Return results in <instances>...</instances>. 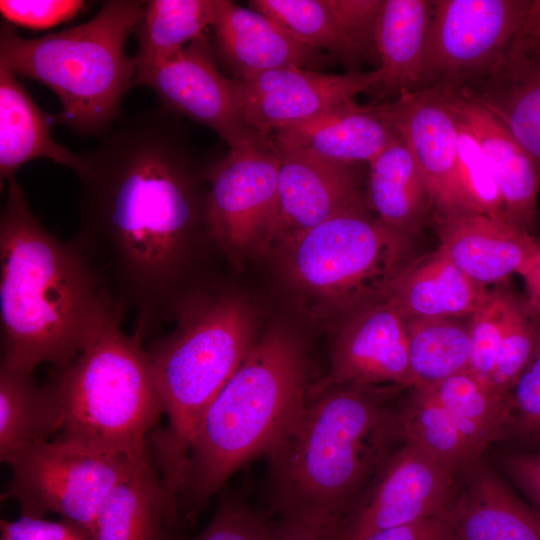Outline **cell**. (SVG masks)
Here are the masks:
<instances>
[{"mask_svg": "<svg viewBox=\"0 0 540 540\" xmlns=\"http://www.w3.org/2000/svg\"><path fill=\"white\" fill-rule=\"evenodd\" d=\"M219 0L146 1L135 29L138 50L136 70L172 57L203 35L216 19Z\"/></svg>", "mask_w": 540, "mask_h": 540, "instance_id": "cell-32", "label": "cell"}, {"mask_svg": "<svg viewBox=\"0 0 540 540\" xmlns=\"http://www.w3.org/2000/svg\"><path fill=\"white\" fill-rule=\"evenodd\" d=\"M164 106L141 111L85 154L71 238L142 341L187 299L182 281L210 238L207 193ZM207 172V171H206ZM215 242V241H214Z\"/></svg>", "mask_w": 540, "mask_h": 540, "instance_id": "cell-1", "label": "cell"}, {"mask_svg": "<svg viewBox=\"0 0 540 540\" xmlns=\"http://www.w3.org/2000/svg\"><path fill=\"white\" fill-rule=\"evenodd\" d=\"M0 215L1 365L69 367L124 311L82 251L52 235L14 178Z\"/></svg>", "mask_w": 540, "mask_h": 540, "instance_id": "cell-2", "label": "cell"}, {"mask_svg": "<svg viewBox=\"0 0 540 540\" xmlns=\"http://www.w3.org/2000/svg\"><path fill=\"white\" fill-rule=\"evenodd\" d=\"M540 0H433L418 90L457 93L495 69Z\"/></svg>", "mask_w": 540, "mask_h": 540, "instance_id": "cell-10", "label": "cell"}, {"mask_svg": "<svg viewBox=\"0 0 540 540\" xmlns=\"http://www.w3.org/2000/svg\"><path fill=\"white\" fill-rule=\"evenodd\" d=\"M432 9L433 0H383L375 33L377 98L418 90Z\"/></svg>", "mask_w": 540, "mask_h": 540, "instance_id": "cell-28", "label": "cell"}, {"mask_svg": "<svg viewBox=\"0 0 540 540\" xmlns=\"http://www.w3.org/2000/svg\"><path fill=\"white\" fill-rule=\"evenodd\" d=\"M455 120L458 126L456 184L464 214H483L506 221L499 189L479 144L469 129Z\"/></svg>", "mask_w": 540, "mask_h": 540, "instance_id": "cell-36", "label": "cell"}, {"mask_svg": "<svg viewBox=\"0 0 540 540\" xmlns=\"http://www.w3.org/2000/svg\"><path fill=\"white\" fill-rule=\"evenodd\" d=\"M360 540H453L443 517L420 520L371 533Z\"/></svg>", "mask_w": 540, "mask_h": 540, "instance_id": "cell-43", "label": "cell"}, {"mask_svg": "<svg viewBox=\"0 0 540 540\" xmlns=\"http://www.w3.org/2000/svg\"><path fill=\"white\" fill-rule=\"evenodd\" d=\"M337 522L279 518L272 540H338Z\"/></svg>", "mask_w": 540, "mask_h": 540, "instance_id": "cell-44", "label": "cell"}, {"mask_svg": "<svg viewBox=\"0 0 540 540\" xmlns=\"http://www.w3.org/2000/svg\"><path fill=\"white\" fill-rule=\"evenodd\" d=\"M112 318L53 381L64 413L60 436L110 452L148 451V433L164 414L143 341Z\"/></svg>", "mask_w": 540, "mask_h": 540, "instance_id": "cell-8", "label": "cell"}, {"mask_svg": "<svg viewBox=\"0 0 540 540\" xmlns=\"http://www.w3.org/2000/svg\"><path fill=\"white\" fill-rule=\"evenodd\" d=\"M308 389L304 342L285 325H272L198 425L177 492L181 522H193L235 471L268 453L304 407Z\"/></svg>", "mask_w": 540, "mask_h": 540, "instance_id": "cell-4", "label": "cell"}, {"mask_svg": "<svg viewBox=\"0 0 540 540\" xmlns=\"http://www.w3.org/2000/svg\"><path fill=\"white\" fill-rule=\"evenodd\" d=\"M80 0H1L5 20L30 29H48L75 17L84 7Z\"/></svg>", "mask_w": 540, "mask_h": 540, "instance_id": "cell-40", "label": "cell"}, {"mask_svg": "<svg viewBox=\"0 0 540 540\" xmlns=\"http://www.w3.org/2000/svg\"><path fill=\"white\" fill-rule=\"evenodd\" d=\"M405 324L411 389L431 386L468 370L471 356L468 323L444 318L409 319Z\"/></svg>", "mask_w": 540, "mask_h": 540, "instance_id": "cell-34", "label": "cell"}, {"mask_svg": "<svg viewBox=\"0 0 540 540\" xmlns=\"http://www.w3.org/2000/svg\"><path fill=\"white\" fill-rule=\"evenodd\" d=\"M500 465L531 503L540 519V449L504 453Z\"/></svg>", "mask_w": 540, "mask_h": 540, "instance_id": "cell-42", "label": "cell"}, {"mask_svg": "<svg viewBox=\"0 0 540 540\" xmlns=\"http://www.w3.org/2000/svg\"><path fill=\"white\" fill-rule=\"evenodd\" d=\"M1 540H94V536L70 519L48 521L44 517L21 515L14 521L1 520Z\"/></svg>", "mask_w": 540, "mask_h": 540, "instance_id": "cell-41", "label": "cell"}, {"mask_svg": "<svg viewBox=\"0 0 540 540\" xmlns=\"http://www.w3.org/2000/svg\"><path fill=\"white\" fill-rule=\"evenodd\" d=\"M443 93L451 113L469 129L487 160L503 201L506 221L532 233L540 166L481 105L459 93Z\"/></svg>", "mask_w": 540, "mask_h": 540, "instance_id": "cell-21", "label": "cell"}, {"mask_svg": "<svg viewBox=\"0 0 540 540\" xmlns=\"http://www.w3.org/2000/svg\"><path fill=\"white\" fill-rule=\"evenodd\" d=\"M386 384L412 387L405 319L383 297L340 323L329 370L309 386L307 398L338 386Z\"/></svg>", "mask_w": 540, "mask_h": 540, "instance_id": "cell-15", "label": "cell"}, {"mask_svg": "<svg viewBox=\"0 0 540 540\" xmlns=\"http://www.w3.org/2000/svg\"><path fill=\"white\" fill-rule=\"evenodd\" d=\"M423 388L448 410L482 453L493 443L507 439L510 395L499 393L468 370Z\"/></svg>", "mask_w": 540, "mask_h": 540, "instance_id": "cell-33", "label": "cell"}, {"mask_svg": "<svg viewBox=\"0 0 540 540\" xmlns=\"http://www.w3.org/2000/svg\"><path fill=\"white\" fill-rule=\"evenodd\" d=\"M454 540V539H453Z\"/></svg>", "mask_w": 540, "mask_h": 540, "instance_id": "cell-47", "label": "cell"}, {"mask_svg": "<svg viewBox=\"0 0 540 540\" xmlns=\"http://www.w3.org/2000/svg\"><path fill=\"white\" fill-rule=\"evenodd\" d=\"M278 151L276 217L261 253L273 255L337 215L368 208L352 164L280 148Z\"/></svg>", "mask_w": 540, "mask_h": 540, "instance_id": "cell-16", "label": "cell"}, {"mask_svg": "<svg viewBox=\"0 0 540 540\" xmlns=\"http://www.w3.org/2000/svg\"><path fill=\"white\" fill-rule=\"evenodd\" d=\"M514 294L504 283L496 285L469 317L471 356L468 371L488 383L494 370Z\"/></svg>", "mask_w": 540, "mask_h": 540, "instance_id": "cell-37", "label": "cell"}, {"mask_svg": "<svg viewBox=\"0 0 540 540\" xmlns=\"http://www.w3.org/2000/svg\"><path fill=\"white\" fill-rule=\"evenodd\" d=\"M398 137L376 104L356 101L273 134L278 148L341 164L369 163Z\"/></svg>", "mask_w": 540, "mask_h": 540, "instance_id": "cell-24", "label": "cell"}, {"mask_svg": "<svg viewBox=\"0 0 540 540\" xmlns=\"http://www.w3.org/2000/svg\"><path fill=\"white\" fill-rule=\"evenodd\" d=\"M147 453L110 452L61 436L28 444L1 460L11 470L2 499L17 501L21 515L56 513L83 525L94 536L103 501Z\"/></svg>", "mask_w": 540, "mask_h": 540, "instance_id": "cell-9", "label": "cell"}, {"mask_svg": "<svg viewBox=\"0 0 540 540\" xmlns=\"http://www.w3.org/2000/svg\"><path fill=\"white\" fill-rule=\"evenodd\" d=\"M176 329L148 354L167 424L151 433L150 458L170 500L206 410L258 339L252 308L225 290L200 289L175 312Z\"/></svg>", "mask_w": 540, "mask_h": 540, "instance_id": "cell-5", "label": "cell"}, {"mask_svg": "<svg viewBox=\"0 0 540 540\" xmlns=\"http://www.w3.org/2000/svg\"><path fill=\"white\" fill-rule=\"evenodd\" d=\"M134 84L149 87L162 106L209 127L230 148L256 136L241 117L233 79L220 72L204 34L172 57L136 70Z\"/></svg>", "mask_w": 540, "mask_h": 540, "instance_id": "cell-14", "label": "cell"}, {"mask_svg": "<svg viewBox=\"0 0 540 540\" xmlns=\"http://www.w3.org/2000/svg\"><path fill=\"white\" fill-rule=\"evenodd\" d=\"M526 32L533 39L540 41V1L532 19L529 22Z\"/></svg>", "mask_w": 540, "mask_h": 540, "instance_id": "cell-46", "label": "cell"}, {"mask_svg": "<svg viewBox=\"0 0 540 540\" xmlns=\"http://www.w3.org/2000/svg\"><path fill=\"white\" fill-rule=\"evenodd\" d=\"M368 203L378 220L411 240L432 220V200L421 171L399 136L369 163Z\"/></svg>", "mask_w": 540, "mask_h": 540, "instance_id": "cell-29", "label": "cell"}, {"mask_svg": "<svg viewBox=\"0 0 540 540\" xmlns=\"http://www.w3.org/2000/svg\"><path fill=\"white\" fill-rule=\"evenodd\" d=\"M540 350V315L527 298L514 294L489 384L510 395Z\"/></svg>", "mask_w": 540, "mask_h": 540, "instance_id": "cell-35", "label": "cell"}, {"mask_svg": "<svg viewBox=\"0 0 540 540\" xmlns=\"http://www.w3.org/2000/svg\"><path fill=\"white\" fill-rule=\"evenodd\" d=\"M438 250L473 281L503 284L540 250V239L483 214L433 216Z\"/></svg>", "mask_w": 540, "mask_h": 540, "instance_id": "cell-19", "label": "cell"}, {"mask_svg": "<svg viewBox=\"0 0 540 540\" xmlns=\"http://www.w3.org/2000/svg\"><path fill=\"white\" fill-rule=\"evenodd\" d=\"M214 51L223 64L245 80L283 67L317 60V50L303 44L268 15L228 0H219L211 26Z\"/></svg>", "mask_w": 540, "mask_h": 540, "instance_id": "cell-23", "label": "cell"}, {"mask_svg": "<svg viewBox=\"0 0 540 540\" xmlns=\"http://www.w3.org/2000/svg\"><path fill=\"white\" fill-rule=\"evenodd\" d=\"M55 116L43 112L17 75L0 66V177H15L29 161L47 158L72 169L77 176L85 168V155H79L56 142L51 127Z\"/></svg>", "mask_w": 540, "mask_h": 540, "instance_id": "cell-27", "label": "cell"}, {"mask_svg": "<svg viewBox=\"0 0 540 540\" xmlns=\"http://www.w3.org/2000/svg\"><path fill=\"white\" fill-rule=\"evenodd\" d=\"M410 244L367 208L321 223L272 256L301 312L316 321L341 323L384 297L395 274L410 260Z\"/></svg>", "mask_w": 540, "mask_h": 540, "instance_id": "cell-7", "label": "cell"}, {"mask_svg": "<svg viewBox=\"0 0 540 540\" xmlns=\"http://www.w3.org/2000/svg\"><path fill=\"white\" fill-rule=\"evenodd\" d=\"M489 291L436 249L406 262L391 280L384 298L405 320L462 319L476 311Z\"/></svg>", "mask_w": 540, "mask_h": 540, "instance_id": "cell-26", "label": "cell"}, {"mask_svg": "<svg viewBox=\"0 0 540 540\" xmlns=\"http://www.w3.org/2000/svg\"><path fill=\"white\" fill-rule=\"evenodd\" d=\"M62 404L54 383H39L34 372L0 366V459L61 432Z\"/></svg>", "mask_w": 540, "mask_h": 540, "instance_id": "cell-30", "label": "cell"}, {"mask_svg": "<svg viewBox=\"0 0 540 540\" xmlns=\"http://www.w3.org/2000/svg\"><path fill=\"white\" fill-rule=\"evenodd\" d=\"M456 478L416 445L403 441L340 521L338 540H360L380 530L443 517Z\"/></svg>", "mask_w": 540, "mask_h": 540, "instance_id": "cell-12", "label": "cell"}, {"mask_svg": "<svg viewBox=\"0 0 540 540\" xmlns=\"http://www.w3.org/2000/svg\"><path fill=\"white\" fill-rule=\"evenodd\" d=\"M145 3L105 1L88 21L40 38L21 37L3 22L0 66L49 87L62 105L56 122L81 136L103 134L134 84L136 62L126 43Z\"/></svg>", "mask_w": 540, "mask_h": 540, "instance_id": "cell-6", "label": "cell"}, {"mask_svg": "<svg viewBox=\"0 0 540 540\" xmlns=\"http://www.w3.org/2000/svg\"><path fill=\"white\" fill-rule=\"evenodd\" d=\"M457 93L490 112L540 166V41L525 30L495 69Z\"/></svg>", "mask_w": 540, "mask_h": 540, "instance_id": "cell-20", "label": "cell"}, {"mask_svg": "<svg viewBox=\"0 0 540 540\" xmlns=\"http://www.w3.org/2000/svg\"><path fill=\"white\" fill-rule=\"evenodd\" d=\"M241 117L262 138L356 101L359 93H376V70L327 74L283 67L250 79H233Z\"/></svg>", "mask_w": 540, "mask_h": 540, "instance_id": "cell-13", "label": "cell"}, {"mask_svg": "<svg viewBox=\"0 0 540 540\" xmlns=\"http://www.w3.org/2000/svg\"><path fill=\"white\" fill-rule=\"evenodd\" d=\"M280 156L258 135L208 166L207 220L219 250L238 266L261 253L276 217Z\"/></svg>", "mask_w": 540, "mask_h": 540, "instance_id": "cell-11", "label": "cell"}, {"mask_svg": "<svg viewBox=\"0 0 540 540\" xmlns=\"http://www.w3.org/2000/svg\"><path fill=\"white\" fill-rule=\"evenodd\" d=\"M392 388L344 385L307 398L266 454L269 504L279 518L340 523L402 443Z\"/></svg>", "mask_w": 540, "mask_h": 540, "instance_id": "cell-3", "label": "cell"}, {"mask_svg": "<svg viewBox=\"0 0 540 540\" xmlns=\"http://www.w3.org/2000/svg\"><path fill=\"white\" fill-rule=\"evenodd\" d=\"M509 407L507 438L540 449V350L511 391Z\"/></svg>", "mask_w": 540, "mask_h": 540, "instance_id": "cell-39", "label": "cell"}, {"mask_svg": "<svg viewBox=\"0 0 540 540\" xmlns=\"http://www.w3.org/2000/svg\"><path fill=\"white\" fill-rule=\"evenodd\" d=\"M275 522L236 495H225L207 527L193 540H272Z\"/></svg>", "mask_w": 540, "mask_h": 540, "instance_id": "cell-38", "label": "cell"}, {"mask_svg": "<svg viewBox=\"0 0 540 540\" xmlns=\"http://www.w3.org/2000/svg\"><path fill=\"white\" fill-rule=\"evenodd\" d=\"M519 275L524 280L528 301L540 315V250L529 260Z\"/></svg>", "mask_w": 540, "mask_h": 540, "instance_id": "cell-45", "label": "cell"}, {"mask_svg": "<svg viewBox=\"0 0 540 540\" xmlns=\"http://www.w3.org/2000/svg\"><path fill=\"white\" fill-rule=\"evenodd\" d=\"M400 436L458 475L483 453L448 410L426 389H412L396 410Z\"/></svg>", "mask_w": 540, "mask_h": 540, "instance_id": "cell-31", "label": "cell"}, {"mask_svg": "<svg viewBox=\"0 0 540 540\" xmlns=\"http://www.w3.org/2000/svg\"><path fill=\"white\" fill-rule=\"evenodd\" d=\"M383 0H252L249 6L303 44L333 53L345 65L379 59L376 26Z\"/></svg>", "mask_w": 540, "mask_h": 540, "instance_id": "cell-18", "label": "cell"}, {"mask_svg": "<svg viewBox=\"0 0 540 540\" xmlns=\"http://www.w3.org/2000/svg\"><path fill=\"white\" fill-rule=\"evenodd\" d=\"M376 107L414 157L433 216L464 214L456 184L458 126L444 93L435 88L416 90Z\"/></svg>", "mask_w": 540, "mask_h": 540, "instance_id": "cell-17", "label": "cell"}, {"mask_svg": "<svg viewBox=\"0 0 540 540\" xmlns=\"http://www.w3.org/2000/svg\"><path fill=\"white\" fill-rule=\"evenodd\" d=\"M443 518L454 540H540V519L481 457L460 473Z\"/></svg>", "mask_w": 540, "mask_h": 540, "instance_id": "cell-22", "label": "cell"}, {"mask_svg": "<svg viewBox=\"0 0 540 540\" xmlns=\"http://www.w3.org/2000/svg\"><path fill=\"white\" fill-rule=\"evenodd\" d=\"M180 522L148 452L103 501L94 540H184Z\"/></svg>", "mask_w": 540, "mask_h": 540, "instance_id": "cell-25", "label": "cell"}]
</instances>
